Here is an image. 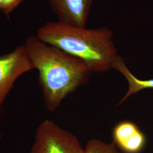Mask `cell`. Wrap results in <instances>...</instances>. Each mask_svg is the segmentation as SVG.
Instances as JSON below:
<instances>
[{"label": "cell", "mask_w": 153, "mask_h": 153, "mask_svg": "<svg viewBox=\"0 0 153 153\" xmlns=\"http://www.w3.org/2000/svg\"><path fill=\"white\" fill-rule=\"evenodd\" d=\"M83 150L76 136L53 121L45 120L37 128L29 153H83Z\"/></svg>", "instance_id": "3"}, {"label": "cell", "mask_w": 153, "mask_h": 153, "mask_svg": "<svg viewBox=\"0 0 153 153\" xmlns=\"http://www.w3.org/2000/svg\"><path fill=\"white\" fill-rule=\"evenodd\" d=\"M36 36L84 62L91 71L104 73L113 69L119 56L108 28H86L56 21L39 28Z\"/></svg>", "instance_id": "2"}, {"label": "cell", "mask_w": 153, "mask_h": 153, "mask_svg": "<svg viewBox=\"0 0 153 153\" xmlns=\"http://www.w3.org/2000/svg\"><path fill=\"white\" fill-rule=\"evenodd\" d=\"M3 1H4V0H0V11H2V5H3Z\"/></svg>", "instance_id": "11"}, {"label": "cell", "mask_w": 153, "mask_h": 153, "mask_svg": "<svg viewBox=\"0 0 153 153\" xmlns=\"http://www.w3.org/2000/svg\"><path fill=\"white\" fill-rule=\"evenodd\" d=\"M23 0H4L2 11L7 18H9L12 12L19 5Z\"/></svg>", "instance_id": "9"}, {"label": "cell", "mask_w": 153, "mask_h": 153, "mask_svg": "<svg viewBox=\"0 0 153 153\" xmlns=\"http://www.w3.org/2000/svg\"><path fill=\"white\" fill-rule=\"evenodd\" d=\"M112 137L117 148L124 153H141L147 143L145 134L131 121L118 123L113 128Z\"/></svg>", "instance_id": "6"}, {"label": "cell", "mask_w": 153, "mask_h": 153, "mask_svg": "<svg viewBox=\"0 0 153 153\" xmlns=\"http://www.w3.org/2000/svg\"><path fill=\"white\" fill-rule=\"evenodd\" d=\"M25 45L38 70L45 105L53 111L62 100L79 87L86 85L92 72L80 59L36 36L28 37Z\"/></svg>", "instance_id": "1"}, {"label": "cell", "mask_w": 153, "mask_h": 153, "mask_svg": "<svg viewBox=\"0 0 153 153\" xmlns=\"http://www.w3.org/2000/svg\"><path fill=\"white\" fill-rule=\"evenodd\" d=\"M58 21L76 27H86L93 0H48Z\"/></svg>", "instance_id": "5"}, {"label": "cell", "mask_w": 153, "mask_h": 153, "mask_svg": "<svg viewBox=\"0 0 153 153\" xmlns=\"http://www.w3.org/2000/svg\"><path fill=\"white\" fill-rule=\"evenodd\" d=\"M33 69L24 44L8 53L0 55V88L10 91L20 76Z\"/></svg>", "instance_id": "4"}, {"label": "cell", "mask_w": 153, "mask_h": 153, "mask_svg": "<svg viewBox=\"0 0 153 153\" xmlns=\"http://www.w3.org/2000/svg\"><path fill=\"white\" fill-rule=\"evenodd\" d=\"M113 69L119 71L124 76L128 84V90L124 96L121 99L117 105L123 104L132 95L138 93L142 90L153 88V79L142 80L137 78L129 71L124 59L120 56L115 61Z\"/></svg>", "instance_id": "7"}, {"label": "cell", "mask_w": 153, "mask_h": 153, "mask_svg": "<svg viewBox=\"0 0 153 153\" xmlns=\"http://www.w3.org/2000/svg\"><path fill=\"white\" fill-rule=\"evenodd\" d=\"M9 93V91H8L6 90L0 88V105L2 103V102H4V100L5 99L6 97L7 96V95Z\"/></svg>", "instance_id": "10"}, {"label": "cell", "mask_w": 153, "mask_h": 153, "mask_svg": "<svg viewBox=\"0 0 153 153\" xmlns=\"http://www.w3.org/2000/svg\"><path fill=\"white\" fill-rule=\"evenodd\" d=\"M83 153H124L120 151L114 142L107 143L98 139L88 141Z\"/></svg>", "instance_id": "8"}]
</instances>
